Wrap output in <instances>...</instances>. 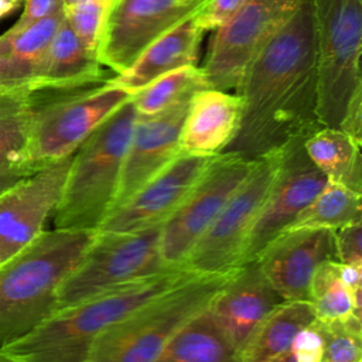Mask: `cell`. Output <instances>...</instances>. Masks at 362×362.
<instances>
[{
  "mask_svg": "<svg viewBox=\"0 0 362 362\" xmlns=\"http://www.w3.org/2000/svg\"><path fill=\"white\" fill-rule=\"evenodd\" d=\"M335 259L348 266L362 267V223L361 221L334 230Z\"/></svg>",
  "mask_w": 362,
  "mask_h": 362,
  "instance_id": "obj_32",
  "label": "cell"
},
{
  "mask_svg": "<svg viewBox=\"0 0 362 362\" xmlns=\"http://www.w3.org/2000/svg\"><path fill=\"white\" fill-rule=\"evenodd\" d=\"M318 322L324 339L325 362H362L361 317L352 315L344 320Z\"/></svg>",
  "mask_w": 362,
  "mask_h": 362,
  "instance_id": "obj_30",
  "label": "cell"
},
{
  "mask_svg": "<svg viewBox=\"0 0 362 362\" xmlns=\"http://www.w3.org/2000/svg\"><path fill=\"white\" fill-rule=\"evenodd\" d=\"M112 0H82L64 8L65 18L83 45L98 55V47Z\"/></svg>",
  "mask_w": 362,
  "mask_h": 362,
  "instance_id": "obj_31",
  "label": "cell"
},
{
  "mask_svg": "<svg viewBox=\"0 0 362 362\" xmlns=\"http://www.w3.org/2000/svg\"><path fill=\"white\" fill-rule=\"evenodd\" d=\"M109 72L112 71L100 66L98 55L83 45L64 17L49 42L35 81L93 79Z\"/></svg>",
  "mask_w": 362,
  "mask_h": 362,
  "instance_id": "obj_26",
  "label": "cell"
},
{
  "mask_svg": "<svg viewBox=\"0 0 362 362\" xmlns=\"http://www.w3.org/2000/svg\"><path fill=\"white\" fill-rule=\"evenodd\" d=\"M338 129L349 136L356 144H362V93H358L352 99Z\"/></svg>",
  "mask_w": 362,
  "mask_h": 362,
  "instance_id": "obj_35",
  "label": "cell"
},
{
  "mask_svg": "<svg viewBox=\"0 0 362 362\" xmlns=\"http://www.w3.org/2000/svg\"><path fill=\"white\" fill-rule=\"evenodd\" d=\"M65 17V10L17 33L0 35V90L35 81L49 42Z\"/></svg>",
  "mask_w": 362,
  "mask_h": 362,
  "instance_id": "obj_21",
  "label": "cell"
},
{
  "mask_svg": "<svg viewBox=\"0 0 362 362\" xmlns=\"http://www.w3.org/2000/svg\"><path fill=\"white\" fill-rule=\"evenodd\" d=\"M303 146L311 163L325 175L328 182L361 192V146L349 136L335 127H321L308 136Z\"/></svg>",
  "mask_w": 362,
  "mask_h": 362,
  "instance_id": "obj_24",
  "label": "cell"
},
{
  "mask_svg": "<svg viewBox=\"0 0 362 362\" xmlns=\"http://www.w3.org/2000/svg\"><path fill=\"white\" fill-rule=\"evenodd\" d=\"M30 117L24 85L0 90V165L28 164ZM30 165V164H28ZM33 167V165H31Z\"/></svg>",
  "mask_w": 362,
  "mask_h": 362,
  "instance_id": "obj_29",
  "label": "cell"
},
{
  "mask_svg": "<svg viewBox=\"0 0 362 362\" xmlns=\"http://www.w3.org/2000/svg\"><path fill=\"white\" fill-rule=\"evenodd\" d=\"M137 113L132 99L105 119L74 151L54 229L96 232L112 211Z\"/></svg>",
  "mask_w": 362,
  "mask_h": 362,
  "instance_id": "obj_5",
  "label": "cell"
},
{
  "mask_svg": "<svg viewBox=\"0 0 362 362\" xmlns=\"http://www.w3.org/2000/svg\"><path fill=\"white\" fill-rule=\"evenodd\" d=\"M315 320L310 301L277 304L252 331L238 352L239 362H270L286 352L297 334Z\"/></svg>",
  "mask_w": 362,
  "mask_h": 362,
  "instance_id": "obj_22",
  "label": "cell"
},
{
  "mask_svg": "<svg viewBox=\"0 0 362 362\" xmlns=\"http://www.w3.org/2000/svg\"><path fill=\"white\" fill-rule=\"evenodd\" d=\"M113 75L24 85L30 117V165L41 168L71 156L105 119L132 99L133 93L109 83Z\"/></svg>",
  "mask_w": 362,
  "mask_h": 362,
  "instance_id": "obj_3",
  "label": "cell"
},
{
  "mask_svg": "<svg viewBox=\"0 0 362 362\" xmlns=\"http://www.w3.org/2000/svg\"><path fill=\"white\" fill-rule=\"evenodd\" d=\"M192 95L160 113L137 115L112 211L132 198L180 154V133Z\"/></svg>",
  "mask_w": 362,
  "mask_h": 362,
  "instance_id": "obj_16",
  "label": "cell"
},
{
  "mask_svg": "<svg viewBox=\"0 0 362 362\" xmlns=\"http://www.w3.org/2000/svg\"><path fill=\"white\" fill-rule=\"evenodd\" d=\"M82 0H62L64 3V8H68V7H72V6H76L78 3H81Z\"/></svg>",
  "mask_w": 362,
  "mask_h": 362,
  "instance_id": "obj_39",
  "label": "cell"
},
{
  "mask_svg": "<svg viewBox=\"0 0 362 362\" xmlns=\"http://www.w3.org/2000/svg\"><path fill=\"white\" fill-rule=\"evenodd\" d=\"M270 362H304L303 359H300L293 351L291 348H288L286 352H283L281 355H279L277 358H274L273 361Z\"/></svg>",
  "mask_w": 362,
  "mask_h": 362,
  "instance_id": "obj_37",
  "label": "cell"
},
{
  "mask_svg": "<svg viewBox=\"0 0 362 362\" xmlns=\"http://www.w3.org/2000/svg\"><path fill=\"white\" fill-rule=\"evenodd\" d=\"M253 163L232 153H221L211 160L188 195L161 225L160 256L165 266L184 267L189 250L249 174Z\"/></svg>",
  "mask_w": 362,
  "mask_h": 362,
  "instance_id": "obj_11",
  "label": "cell"
},
{
  "mask_svg": "<svg viewBox=\"0 0 362 362\" xmlns=\"http://www.w3.org/2000/svg\"><path fill=\"white\" fill-rule=\"evenodd\" d=\"M23 0H0V17L8 14Z\"/></svg>",
  "mask_w": 362,
  "mask_h": 362,
  "instance_id": "obj_38",
  "label": "cell"
},
{
  "mask_svg": "<svg viewBox=\"0 0 362 362\" xmlns=\"http://www.w3.org/2000/svg\"><path fill=\"white\" fill-rule=\"evenodd\" d=\"M194 274L185 267H171L107 288L52 313L23 337L0 345V352L17 362H85L93 341L107 325Z\"/></svg>",
  "mask_w": 362,
  "mask_h": 362,
  "instance_id": "obj_2",
  "label": "cell"
},
{
  "mask_svg": "<svg viewBox=\"0 0 362 362\" xmlns=\"http://www.w3.org/2000/svg\"><path fill=\"white\" fill-rule=\"evenodd\" d=\"M247 0H205L195 14V21L204 33L214 31L225 24Z\"/></svg>",
  "mask_w": 362,
  "mask_h": 362,
  "instance_id": "obj_33",
  "label": "cell"
},
{
  "mask_svg": "<svg viewBox=\"0 0 362 362\" xmlns=\"http://www.w3.org/2000/svg\"><path fill=\"white\" fill-rule=\"evenodd\" d=\"M153 362H239V358L208 311H204L182 325Z\"/></svg>",
  "mask_w": 362,
  "mask_h": 362,
  "instance_id": "obj_25",
  "label": "cell"
},
{
  "mask_svg": "<svg viewBox=\"0 0 362 362\" xmlns=\"http://www.w3.org/2000/svg\"><path fill=\"white\" fill-rule=\"evenodd\" d=\"M205 0H112L98 47L102 68L124 71L161 34L195 14Z\"/></svg>",
  "mask_w": 362,
  "mask_h": 362,
  "instance_id": "obj_13",
  "label": "cell"
},
{
  "mask_svg": "<svg viewBox=\"0 0 362 362\" xmlns=\"http://www.w3.org/2000/svg\"><path fill=\"white\" fill-rule=\"evenodd\" d=\"M240 120L238 93L205 88L197 90L181 127L180 154L214 157L233 139Z\"/></svg>",
  "mask_w": 362,
  "mask_h": 362,
  "instance_id": "obj_19",
  "label": "cell"
},
{
  "mask_svg": "<svg viewBox=\"0 0 362 362\" xmlns=\"http://www.w3.org/2000/svg\"><path fill=\"white\" fill-rule=\"evenodd\" d=\"M318 119L338 129L352 99L362 93V0H313Z\"/></svg>",
  "mask_w": 362,
  "mask_h": 362,
  "instance_id": "obj_7",
  "label": "cell"
},
{
  "mask_svg": "<svg viewBox=\"0 0 362 362\" xmlns=\"http://www.w3.org/2000/svg\"><path fill=\"white\" fill-rule=\"evenodd\" d=\"M331 259H335L332 229L290 228L277 235L255 262L283 300L308 301L317 267Z\"/></svg>",
  "mask_w": 362,
  "mask_h": 362,
  "instance_id": "obj_15",
  "label": "cell"
},
{
  "mask_svg": "<svg viewBox=\"0 0 362 362\" xmlns=\"http://www.w3.org/2000/svg\"><path fill=\"white\" fill-rule=\"evenodd\" d=\"M72 154L38 168L0 194V264L44 230L59 201Z\"/></svg>",
  "mask_w": 362,
  "mask_h": 362,
  "instance_id": "obj_14",
  "label": "cell"
},
{
  "mask_svg": "<svg viewBox=\"0 0 362 362\" xmlns=\"http://www.w3.org/2000/svg\"><path fill=\"white\" fill-rule=\"evenodd\" d=\"M23 1H24V8L21 16L16 21V24L11 25L7 31L17 33L40 20H44L47 17H51L57 13L64 11L62 0H23Z\"/></svg>",
  "mask_w": 362,
  "mask_h": 362,
  "instance_id": "obj_34",
  "label": "cell"
},
{
  "mask_svg": "<svg viewBox=\"0 0 362 362\" xmlns=\"http://www.w3.org/2000/svg\"><path fill=\"white\" fill-rule=\"evenodd\" d=\"M214 157L178 154L132 198L113 209L98 230L129 232L163 223L188 195Z\"/></svg>",
  "mask_w": 362,
  "mask_h": 362,
  "instance_id": "obj_17",
  "label": "cell"
},
{
  "mask_svg": "<svg viewBox=\"0 0 362 362\" xmlns=\"http://www.w3.org/2000/svg\"><path fill=\"white\" fill-rule=\"evenodd\" d=\"M298 139L277 151V168L267 197L242 249L239 266L255 262L259 253L318 195L328 182L311 163Z\"/></svg>",
  "mask_w": 362,
  "mask_h": 362,
  "instance_id": "obj_12",
  "label": "cell"
},
{
  "mask_svg": "<svg viewBox=\"0 0 362 362\" xmlns=\"http://www.w3.org/2000/svg\"><path fill=\"white\" fill-rule=\"evenodd\" d=\"M361 192L341 184L327 182L318 195L297 215L287 228L339 229L361 221Z\"/></svg>",
  "mask_w": 362,
  "mask_h": 362,
  "instance_id": "obj_27",
  "label": "cell"
},
{
  "mask_svg": "<svg viewBox=\"0 0 362 362\" xmlns=\"http://www.w3.org/2000/svg\"><path fill=\"white\" fill-rule=\"evenodd\" d=\"M208 88L197 65H187L167 72L132 96L133 106L139 116L160 113L181 99Z\"/></svg>",
  "mask_w": 362,
  "mask_h": 362,
  "instance_id": "obj_28",
  "label": "cell"
},
{
  "mask_svg": "<svg viewBox=\"0 0 362 362\" xmlns=\"http://www.w3.org/2000/svg\"><path fill=\"white\" fill-rule=\"evenodd\" d=\"M93 236L86 230H42L0 264V345L23 337L55 311L59 284Z\"/></svg>",
  "mask_w": 362,
  "mask_h": 362,
  "instance_id": "obj_4",
  "label": "cell"
},
{
  "mask_svg": "<svg viewBox=\"0 0 362 362\" xmlns=\"http://www.w3.org/2000/svg\"><path fill=\"white\" fill-rule=\"evenodd\" d=\"M281 301L256 262H250L229 274L206 311L239 352L256 325Z\"/></svg>",
  "mask_w": 362,
  "mask_h": 362,
  "instance_id": "obj_18",
  "label": "cell"
},
{
  "mask_svg": "<svg viewBox=\"0 0 362 362\" xmlns=\"http://www.w3.org/2000/svg\"><path fill=\"white\" fill-rule=\"evenodd\" d=\"M161 225L129 232L96 230L81 260L59 284L55 311L107 288L171 269L160 256Z\"/></svg>",
  "mask_w": 362,
  "mask_h": 362,
  "instance_id": "obj_8",
  "label": "cell"
},
{
  "mask_svg": "<svg viewBox=\"0 0 362 362\" xmlns=\"http://www.w3.org/2000/svg\"><path fill=\"white\" fill-rule=\"evenodd\" d=\"M195 14L180 21L148 44L124 71L115 74L109 83L134 95L167 72L197 65L204 31L197 24Z\"/></svg>",
  "mask_w": 362,
  "mask_h": 362,
  "instance_id": "obj_20",
  "label": "cell"
},
{
  "mask_svg": "<svg viewBox=\"0 0 362 362\" xmlns=\"http://www.w3.org/2000/svg\"><path fill=\"white\" fill-rule=\"evenodd\" d=\"M38 168H34L28 164H6L0 165V194L8 187L14 185L20 180L28 177Z\"/></svg>",
  "mask_w": 362,
  "mask_h": 362,
  "instance_id": "obj_36",
  "label": "cell"
},
{
  "mask_svg": "<svg viewBox=\"0 0 362 362\" xmlns=\"http://www.w3.org/2000/svg\"><path fill=\"white\" fill-rule=\"evenodd\" d=\"M0 362H17V361L10 358V356H7V355H4L3 352H0Z\"/></svg>",
  "mask_w": 362,
  "mask_h": 362,
  "instance_id": "obj_40",
  "label": "cell"
},
{
  "mask_svg": "<svg viewBox=\"0 0 362 362\" xmlns=\"http://www.w3.org/2000/svg\"><path fill=\"white\" fill-rule=\"evenodd\" d=\"M300 3L301 0H247L225 24L214 30L205 62L199 66L206 86L236 90L252 58Z\"/></svg>",
  "mask_w": 362,
  "mask_h": 362,
  "instance_id": "obj_10",
  "label": "cell"
},
{
  "mask_svg": "<svg viewBox=\"0 0 362 362\" xmlns=\"http://www.w3.org/2000/svg\"><path fill=\"white\" fill-rule=\"evenodd\" d=\"M362 267L342 264L335 259L322 262L310 284L308 301L318 321L361 317Z\"/></svg>",
  "mask_w": 362,
  "mask_h": 362,
  "instance_id": "obj_23",
  "label": "cell"
},
{
  "mask_svg": "<svg viewBox=\"0 0 362 362\" xmlns=\"http://www.w3.org/2000/svg\"><path fill=\"white\" fill-rule=\"evenodd\" d=\"M238 130L222 153L257 160L321 129L313 0H301L246 66Z\"/></svg>",
  "mask_w": 362,
  "mask_h": 362,
  "instance_id": "obj_1",
  "label": "cell"
},
{
  "mask_svg": "<svg viewBox=\"0 0 362 362\" xmlns=\"http://www.w3.org/2000/svg\"><path fill=\"white\" fill-rule=\"evenodd\" d=\"M232 272L194 274L112 322L93 341L85 362H153L182 325L208 310Z\"/></svg>",
  "mask_w": 362,
  "mask_h": 362,
  "instance_id": "obj_6",
  "label": "cell"
},
{
  "mask_svg": "<svg viewBox=\"0 0 362 362\" xmlns=\"http://www.w3.org/2000/svg\"><path fill=\"white\" fill-rule=\"evenodd\" d=\"M277 153L255 160L215 219L189 250L184 267L197 274H225L239 267L242 249L267 197Z\"/></svg>",
  "mask_w": 362,
  "mask_h": 362,
  "instance_id": "obj_9",
  "label": "cell"
}]
</instances>
